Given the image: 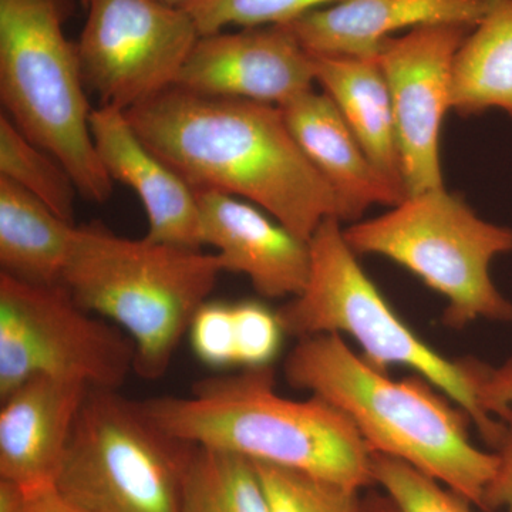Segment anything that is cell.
I'll use <instances>...</instances> for the list:
<instances>
[{
  "mask_svg": "<svg viewBox=\"0 0 512 512\" xmlns=\"http://www.w3.org/2000/svg\"><path fill=\"white\" fill-rule=\"evenodd\" d=\"M126 114L143 143L194 190L251 202L305 241L326 220L340 221L336 195L281 107L171 87Z\"/></svg>",
  "mask_w": 512,
  "mask_h": 512,
  "instance_id": "6da1fadb",
  "label": "cell"
},
{
  "mask_svg": "<svg viewBox=\"0 0 512 512\" xmlns=\"http://www.w3.org/2000/svg\"><path fill=\"white\" fill-rule=\"evenodd\" d=\"M286 382L348 416L372 454L399 458L490 512L497 451L474 446L470 416L423 377L393 380L335 333L298 339L285 360Z\"/></svg>",
  "mask_w": 512,
  "mask_h": 512,
  "instance_id": "7a4b0ae2",
  "label": "cell"
},
{
  "mask_svg": "<svg viewBox=\"0 0 512 512\" xmlns=\"http://www.w3.org/2000/svg\"><path fill=\"white\" fill-rule=\"evenodd\" d=\"M141 412L183 443L295 468L362 491L373 483L372 453L346 414L311 396L275 390L272 366L207 377L187 397L141 400Z\"/></svg>",
  "mask_w": 512,
  "mask_h": 512,
  "instance_id": "3957f363",
  "label": "cell"
},
{
  "mask_svg": "<svg viewBox=\"0 0 512 512\" xmlns=\"http://www.w3.org/2000/svg\"><path fill=\"white\" fill-rule=\"evenodd\" d=\"M220 274L215 254L119 237L92 222L77 227L62 285L82 308L130 336L137 376L158 380Z\"/></svg>",
  "mask_w": 512,
  "mask_h": 512,
  "instance_id": "277c9868",
  "label": "cell"
},
{
  "mask_svg": "<svg viewBox=\"0 0 512 512\" xmlns=\"http://www.w3.org/2000/svg\"><path fill=\"white\" fill-rule=\"evenodd\" d=\"M340 224L335 218L326 220L309 241L308 285L276 311L286 335L302 339L346 333L377 369L409 367L463 409L485 443L497 450L507 423L485 412L481 404L480 387L488 366L474 359L450 360L417 336L367 276Z\"/></svg>",
  "mask_w": 512,
  "mask_h": 512,
  "instance_id": "5b68a950",
  "label": "cell"
},
{
  "mask_svg": "<svg viewBox=\"0 0 512 512\" xmlns=\"http://www.w3.org/2000/svg\"><path fill=\"white\" fill-rule=\"evenodd\" d=\"M69 15V0H0V101L69 171L80 195L103 204L113 180L94 146L79 47L64 35Z\"/></svg>",
  "mask_w": 512,
  "mask_h": 512,
  "instance_id": "8992f818",
  "label": "cell"
},
{
  "mask_svg": "<svg viewBox=\"0 0 512 512\" xmlns=\"http://www.w3.org/2000/svg\"><path fill=\"white\" fill-rule=\"evenodd\" d=\"M343 234L356 255L384 256L444 296L448 328L512 322V302L491 278L495 259L512 254V228L484 220L460 195L444 187L407 195Z\"/></svg>",
  "mask_w": 512,
  "mask_h": 512,
  "instance_id": "52a82bcc",
  "label": "cell"
},
{
  "mask_svg": "<svg viewBox=\"0 0 512 512\" xmlns=\"http://www.w3.org/2000/svg\"><path fill=\"white\" fill-rule=\"evenodd\" d=\"M188 447L154 426L138 402L90 389L55 488L87 512H181Z\"/></svg>",
  "mask_w": 512,
  "mask_h": 512,
  "instance_id": "ba28073f",
  "label": "cell"
},
{
  "mask_svg": "<svg viewBox=\"0 0 512 512\" xmlns=\"http://www.w3.org/2000/svg\"><path fill=\"white\" fill-rule=\"evenodd\" d=\"M134 360L130 336L82 308L64 285L0 274V400L37 376L117 390Z\"/></svg>",
  "mask_w": 512,
  "mask_h": 512,
  "instance_id": "9c48e42d",
  "label": "cell"
},
{
  "mask_svg": "<svg viewBox=\"0 0 512 512\" xmlns=\"http://www.w3.org/2000/svg\"><path fill=\"white\" fill-rule=\"evenodd\" d=\"M84 83L99 106L128 111L174 87L200 33L190 13L158 0H82Z\"/></svg>",
  "mask_w": 512,
  "mask_h": 512,
  "instance_id": "30bf717a",
  "label": "cell"
},
{
  "mask_svg": "<svg viewBox=\"0 0 512 512\" xmlns=\"http://www.w3.org/2000/svg\"><path fill=\"white\" fill-rule=\"evenodd\" d=\"M474 26L441 23L387 37L377 52L392 99L407 195L444 187L441 130L453 110L456 56Z\"/></svg>",
  "mask_w": 512,
  "mask_h": 512,
  "instance_id": "8fae6325",
  "label": "cell"
},
{
  "mask_svg": "<svg viewBox=\"0 0 512 512\" xmlns=\"http://www.w3.org/2000/svg\"><path fill=\"white\" fill-rule=\"evenodd\" d=\"M312 56L286 25L198 37L174 87L281 107L313 89Z\"/></svg>",
  "mask_w": 512,
  "mask_h": 512,
  "instance_id": "7c38bea8",
  "label": "cell"
},
{
  "mask_svg": "<svg viewBox=\"0 0 512 512\" xmlns=\"http://www.w3.org/2000/svg\"><path fill=\"white\" fill-rule=\"evenodd\" d=\"M202 242L217 249L222 272L248 276L259 295L295 298L311 275L309 241L275 224L251 202L215 190H195Z\"/></svg>",
  "mask_w": 512,
  "mask_h": 512,
  "instance_id": "4fadbf2b",
  "label": "cell"
},
{
  "mask_svg": "<svg viewBox=\"0 0 512 512\" xmlns=\"http://www.w3.org/2000/svg\"><path fill=\"white\" fill-rule=\"evenodd\" d=\"M89 392L84 383L37 376L0 400V478L28 494L55 487Z\"/></svg>",
  "mask_w": 512,
  "mask_h": 512,
  "instance_id": "5bb4252c",
  "label": "cell"
},
{
  "mask_svg": "<svg viewBox=\"0 0 512 512\" xmlns=\"http://www.w3.org/2000/svg\"><path fill=\"white\" fill-rule=\"evenodd\" d=\"M94 146L113 181L140 198L148 218L147 239L201 249L197 192L138 137L126 111L97 107L90 117Z\"/></svg>",
  "mask_w": 512,
  "mask_h": 512,
  "instance_id": "9a60e30c",
  "label": "cell"
},
{
  "mask_svg": "<svg viewBox=\"0 0 512 512\" xmlns=\"http://www.w3.org/2000/svg\"><path fill=\"white\" fill-rule=\"evenodd\" d=\"M281 110L296 143L336 195L340 222L360 221L369 208H392L407 197L370 160L328 94L313 87Z\"/></svg>",
  "mask_w": 512,
  "mask_h": 512,
  "instance_id": "2e32d148",
  "label": "cell"
},
{
  "mask_svg": "<svg viewBox=\"0 0 512 512\" xmlns=\"http://www.w3.org/2000/svg\"><path fill=\"white\" fill-rule=\"evenodd\" d=\"M503 0H342L285 23L313 55L376 56L394 33L464 23L476 26Z\"/></svg>",
  "mask_w": 512,
  "mask_h": 512,
  "instance_id": "e0dca14e",
  "label": "cell"
},
{
  "mask_svg": "<svg viewBox=\"0 0 512 512\" xmlns=\"http://www.w3.org/2000/svg\"><path fill=\"white\" fill-rule=\"evenodd\" d=\"M313 76L370 160L404 191L389 87L377 56L313 55Z\"/></svg>",
  "mask_w": 512,
  "mask_h": 512,
  "instance_id": "ac0fdd59",
  "label": "cell"
},
{
  "mask_svg": "<svg viewBox=\"0 0 512 512\" xmlns=\"http://www.w3.org/2000/svg\"><path fill=\"white\" fill-rule=\"evenodd\" d=\"M77 225L28 191L0 177V266L3 274L39 285H62Z\"/></svg>",
  "mask_w": 512,
  "mask_h": 512,
  "instance_id": "d6986e66",
  "label": "cell"
},
{
  "mask_svg": "<svg viewBox=\"0 0 512 512\" xmlns=\"http://www.w3.org/2000/svg\"><path fill=\"white\" fill-rule=\"evenodd\" d=\"M451 96L460 116L500 110L512 120V0H503L464 40Z\"/></svg>",
  "mask_w": 512,
  "mask_h": 512,
  "instance_id": "ffe728a7",
  "label": "cell"
},
{
  "mask_svg": "<svg viewBox=\"0 0 512 512\" xmlns=\"http://www.w3.org/2000/svg\"><path fill=\"white\" fill-rule=\"evenodd\" d=\"M181 512H271L254 461L190 444L181 473Z\"/></svg>",
  "mask_w": 512,
  "mask_h": 512,
  "instance_id": "44dd1931",
  "label": "cell"
},
{
  "mask_svg": "<svg viewBox=\"0 0 512 512\" xmlns=\"http://www.w3.org/2000/svg\"><path fill=\"white\" fill-rule=\"evenodd\" d=\"M0 177L74 224L80 192L72 175L49 151L29 140L5 113L0 114Z\"/></svg>",
  "mask_w": 512,
  "mask_h": 512,
  "instance_id": "7402d4cb",
  "label": "cell"
},
{
  "mask_svg": "<svg viewBox=\"0 0 512 512\" xmlns=\"http://www.w3.org/2000/svg\"><path fill=\"white\" fill-rule=\"evenodd\" d=\"M271 512H359V490L295 468L254 461Z\"/></svg>",
  "mask_w": 512,
  "mask_h": 512,
  "instance_id": "603a6c76",
  "label": "cell"
},
{
  "mask_svg": "<svg viewBox=\"0 0 512 512\" xmlns=\"http://www.w3.org/2000/svg\"><path fill=\"white\" fill-rule=\"evenodd\" d=\"M372 476L397 512H476L463 495L399 458L372 454Z\"/></svg>",
  "mask_w": 512,
  "mask_h": 512,
  "instance_id": "cb8c5ba5",
  "label": "cell"
},
{
  "mask_svg": "<svg viewBox=\"0 0 512 512\" xmlns=\"http://www.w3.org/2000/svg\"><path fill=\"white\" fill-rule=\"evenodd\" d=\"M332 2L342 0H192L184 9L190 13L200 36H207L231 26L285 25Z\"/></svg>",
  "mask_w": 512,
  "mask_h": 512,
  "instance_id": "d4e9b609",
  "label": "cell"
},
{
  "mask_svg": "<svg viewBox=\"0 0 512 512\" xmlns=\"http://www.w3.org/2000/svg\"><path fill=\"white\" fill-rule=\"evenodd\" d=\"M232 308L238 365L271 366L281 348L282 335H285L276 312L256 302H242Z\"/></svg>",
  "mask_w": 512,
  "mask_h": 512,
  "instance_id": "484cf974",
  "label": "cell"
},
{
  "mask_svg": "<svg viewBox=\"0 0 512 512\" xmlns=\"http://www.w3.org/2000/svg\"><path fill=\"white\" fill-rule=\"evenodd\" d=\"M191 346L202 363L211 367L238 365L234 308L225 303H204L192 319Z\"/></svg>",
  "mask_w": 512,
  "mask_h": 512,
  "instance_id": "4316f807",
  "label": "cell"
},
{
  "mask_svg": "<svg viewBox=\"0 0 512 512\" xmlns=\"http://www.w3.org/2000/svg\"><path fill=\"white\" fill-rule=\"evenodd\" d=\"M481 404L495 419H512V356L500 366H488L480 387Z\"/></svg>",
  "mask_w": 512,
  "mask_h": 512,
  "instance_id": "83f0119b",
  "label": "cell"
},
{
  "mask_svg": "<svg viewBox=\"0 0 512 512\" xmlns=\"http://www.w3.org/2000/svg\"><path fill=\"white\" fill-rule=\"evenodd\" d=\"M500 457L497 478L490 494V512L498 508H507L512 512V419L507 421L503 440L497 447Z\"/></svg>",
  "mask_w": 512,
  "mask_h": 512,
  "instance_id": "f1b7e54d",
  "label": "cell"
},
{
  "mask_svg": "<svg viewBox=\"0 0 512 512\" xmlns=\"http://www.w3.org/2000/svg\"><path fill=\"white\" fill-rule=\"evenodd\" d=\"M25 512H87L62 497L55 487L28 494Z\"/></svg>",
  "mask_w": 512,
  "mask_h": 512,
  "instance_id": "f546056e",
  "label": "cell"
},
{
  "mask_svg": "<svg viewBox=\"0 0 512 512\" xmlns=\"http://www.w3.org/2000/svg\"><path fill=\"white\" fill-rule=\"evenodd\" d=\"M28 493L13 481L0 478V512H25Z\"/></svg>",
  "mask_w": 512,
  "mask_h": 512,
  "instance_id": "4dcf8cb0",
  "label": "cell"
},
{
  "mask_svg": "<svg viewBox=\"0 0 512 512\" xmlns=\"http://www.w3.org/2000/svg\"><path fill=\"white\" fill-rule=\"evenodd\" d=\"M359 512H397L392 501L387 497H379V495H367L360 498Z\"/></svg>",
  "mask_w": 512,
  "mask_h": 512,
  "instance_id": "1f68e13d",
  "label": "cell"
},
{
  "mask_svg": "<svg viewBox=\"0 0 512 512\" xmlns=\"http://www.w3.org/2000/svg\"><path fill=\"white\" fill-rule=\"evenodd\" d=\"M158 2L164 3V5L173 6V8H184L192 0H158Z\"/></svg>",
  "mask_w": 512,
  "mask_h": 512,
  "instance_id": "d6a6232c",
  "label": "cell"
}]
</instances>
